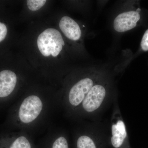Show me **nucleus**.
<instances>
[{"label":"nucleus","mask_w":148,"mask_h":148,"mask_svg":"<svg viewBox=\"0 0 148 148\" xmlns=\"http://www.w3.org/2000/svg\"><path fill=\"white\" fill-rule=\"evenodd\" d=\"M113 73L110 72L93 86L83 101L78 112L95 119L118 96Z\"/></svg>","instance_id":"1"},{"label":"nucleus","mask_w":148,"mask_h":148,"mask_svg":"<svg viewBox=\"0 0 148 148\" xmlns=\"http://www.w3.org/2000/svg\"><path fill=\"white\" fill-rule=\"evenodd\" d=\"M106 68L105 66H92L84 77L72 86L66 101L69 108L73 111H78L93 86L110 72Z\"/></svg>","instance_id":"2"},{"label":"nucleus","mask_w":148,"mask_h":148,"mask_svg":"<svg viewBox=\"0 0 148 148\" xmlns=\"http://www.w3.org/2000/svg\"><path fill=\"white\" fill-rule=\"evenodd\" d=\"M111 134L108 140L112 148H131L125 123L118 102V96L113 101L111 120Z\"/></svg>","instance_id":"3"},{"label":"nucleus","mask_w":148,"mask_h":148,"mask_svg":"<svg viewBox=\"0 0 148 148\" xmlns=\"http://www.w3.org/2000/svg\"><path fill=\"white\" fill-rule=\"evenodd\" d=\"M37 45L40 52L44 56L56 57L63 49L65 42L58 30L49 28L46 29L39 36Z\"/></svg>","instance_id":"4"},{"label":"nucleus","mask_w":148,"mask_h":148,"mask_svg":"<svg viewBox=\"0 0 148 148\" xmlns=\"http://www.w3.org/2000/svg\"><path fill=\"white\" fill-rule=\"evenodd\" d=\"M43 103L38 96L31 95L24 99L19 106L16 118L21 123L28 124L35 121L42 111Z\"/></svg>","instance_id":"5"},{"label":"nucleus","mask_w":148,"mask_h":148,"mask_svg":"<svg viewBox=\"0 0 148 148\" xmlns=\"http://www.w3.org/2000/svg\"><path fill=\"white\" fill-rule=\"evenodd\" d=\"M98 126L92 125L80 134L76 142V148H104L108 142L106 134Z\"/></svg>","instance_id":"6"},{"label":"nucleus","mask_w":148,"mask_h":148,"mask_svg":"<svg viewBox=\"0 0 148 148\" xmlns=\"http://www.w3.org/2000/svg\"><path fill=\"white\" fill-rule=\"evenodd\" d=\"M140 11V8L125 10L117 14L113 21L114 31L121 34L135 28L141 18Z\"/></svg>","instance_id":"7"},{"label":"nucleus","mask_w":148,"mask_h":148,"mask_svg":"<svg viewBox=\"0 0 148 148\" xmlns=\"http://www.w3.org/2000/svg\"><path fill=\"white\" fill-rule=\"evenodd\" d=\"M59 28L69 39L77 41L82 36V31L77 23L69 16H63L60 20Z\"/></svg>","instance_id":"8"},{"label":"nucleus","mask_w":148,"mask_h":148,"mask_svg":"<svg viewBox=\"0 0 148 148\" xmlns=\"http://www.w3.org/2000/svg\"><path fill=\"white\" fill-rule=\"evenodd\" d=\"M46 2L45 0H28L27 3L30 10L36 11L42 7Z\"/></svg>","instance_id":"9"},{"label":"nucleus","mask_w":148,"mask_h":148,"mask_svg":"<svg viewBox=\"0 0 148 148\" xmlns=\"http://www.w3.org/2000/svg\"><path fill=\"white\" fill-rule=\"evenodd\" d=\"M8 24L3 20L0 19V45L4 42L8 34Z\"/></svg>","instance_id":"10"},{"label":"nucleus","mask_w":148,"mask_h":148,"mask_svg":"<svg viewBox=\"0 0 148 148\" xmlns=\"http://www.w3.org/2000/svg\"><path fill=\"white\" fill-rule=\"evenodd\" d=\"M52 148H69L68 140L64 136L58 137L53 142Z\"/></svg>","instance_id":"11"},{"label":"nucleus","mask_w":148,"mask_h":148,"mask_svg":"<svg viewBox=\"0 0 148 148\" xmlns=\"http://www.w3.org/2000/svg\"><path fill=\"white\" fill-rule=\"evenodd\" d=\"M140 47L143 51H148V29L143 35L140 43Z\"/></svg>","instance_id":"12"}]
</instances>
